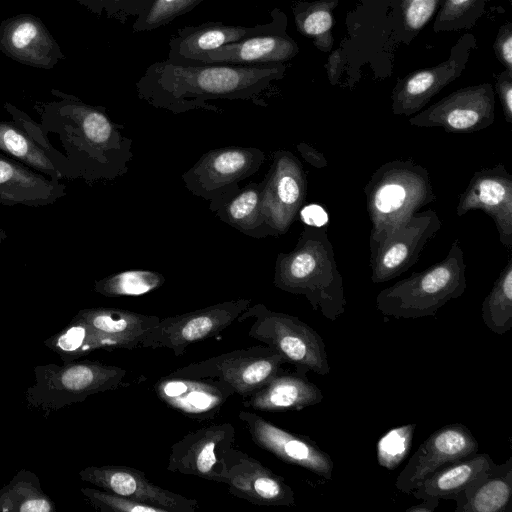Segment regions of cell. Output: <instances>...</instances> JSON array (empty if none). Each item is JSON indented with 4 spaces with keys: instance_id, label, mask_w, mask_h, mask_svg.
I'll use <instances>...</instances> for the list:
<instances>
[{
    "instance_id": "cell-23",
    "label": "cell",
    "mask_w": 512,
    "mask_h": 512,
    "mask_svg": "<svg viewBox=\"0 0 512 512\" xmlns=\"http://www.w3.org/2000/svg\"><path fill=\"white\" fill-rule=\"evenodd\" d=\"M157 397L183 415L208 420L236 394L228 383L214 378L166 375L154 385Z\"/></svg>"
},
{
    "instance_id": "cell-16",
    "label": "cell",
    "mask_w": 512,
    "mask_h": 512,
    "mask_svg": "<svg viewBox=\"0 0 512 512\" xmlns=\"http://www.w3.org/2000/svg\"><path fill=\"white\" fill-rule=\"evenodd\" d=\"M478 449L479 444L467 426L447 424L419 445L397 476L395 486L400 492L411 493L441 467L475 454Z\"/></svg>"
},
{
    "instance_id": "cell-33",
    "label": "cell",
    "mask_w": 512,
    "mask_h": 512,
    "mask_svg": "<svg viewBox=\"0 0 512 512\" xmlns=\"http://www.w3.org/2000/svg\"><path fill=\"white\" fill-rule=\"evenodd\" d=\"M55 504L43 491L40 479L22 469L0 488V512H53Z\"/></svg>"
},
{
    "instance_id": "cell-32",
    "label": "cell",
    "mask_w": 512,
    "mask_h": 512,
    "mask_svg": "<svg viewBox=\"0 0 512 512\" xmlns=\"http://www.w3.org/2000/svg\"><path fill=\"white\" fill-rule=\"evenodd\" d=\"M0 151L52 180L64 178L43 147L14 121H0Z\"/></svg>"
},
{
    "instance_id": "cell-25",
    "label": "cell",
    "mask_w": 512,
    "mask_h": 512,
    "mask_svg": "<svg viewBox=\"0 0 512 512\" xmlns=\"http://www.w3.org/2000/svg\"><path fill=\"white\" fill-rule=\"evenodd\" d=\"M66 196V186L0 152V204L47 206Z\"/></svg>"
},
{
    "instance_id": "cell-35",
    "label": "cell",
    "mask_w": 512,
    "mask_h": 512,
    "mask_svg": "<svg viewBox=\"0 0 512 512\" xmlns=\"http://www.w3.org/2000/svg\"><path fill=\"white\" fill-rule=\"evenodd\" d=\"M481 317L493 333L503 335L512 328V259L493 283L481 306Z\"/></svg>"
},
{
    "instance_id": "cell-45",
    "label": "cell",
    "mask_w": 512,
    "mask_h": 512,
    "mask_svg": "<svg viewBox=\"0 0 512 512\" xmlns=\"http://www.w3.org/2000/svg\"><path fill=\"white\" fill-rule=\"evenodd\" d=\"M299 213L302 221L307 226H326L329 220L326 211L320 205L317 204L303 206Z\"/></svg>"
},
{
    "instance_id": "cell-19",
    "label": "cell",
    "mask_w": 512,
    "mask_h": 512,
    "mask_svg": "<svg viewBox=\"0 0 512 512\" xmlns=\"http://www.w3.org/2000/svg\"><path fill=\"white\" fill-rule=\"evenodd\" d=\"M238 418L252 441L282 461L305 468L318 476L332 478L334 463L312 440L287 431L257 413L241 410Z\"/></svg>"
},
{
    "instance_id": "cell-49",
    "label": "cell",
    "mask_w": 512,
    "mask_h": 512,
    "mask_svg": "<svg viewBox=\"0 0 512 512\" xmlns=\"http://www.w3.org/2000/svg\"><path fill=\"white\" fill-rule=\"evenodd\" d=\"M80 5L85 7L91 13L100 17L107 5L108 0H76Z\"/></svg>"
},
{
    "instance_id": "cell-28",
    "label": "cell",
    "mask_w": 512,
    "mask_h": 512,
    "mask_svg": "<svg viewBox=\"0 0 512 512\" xmlns=\"http://www.w3.org/2000/svg\"><path fill=\"white\" fill-rule=\"evenodd\" d=\"M495 465L489 454L475 453L438 469L411 493L416 499L454 498Z\"/></svg>"
},
{
    "instance_id": "cell-41",
    "label": "cell",
    "mask_w": 512,
    "mask_h": 512,
    "mask_svg": "<svg viewBox=\"0 0 512 512\" xmlns=\"http://www.w3.org/2000/svg\"><path fill=\"white\" fill-rule=\"evenodd\" d=\"M85 501L100 512H168L165 508L137 502L99 488H81Z\"/></svg>"
},
{
    "instance_id": "cell-21",
    "label": "cell",
    "mask_w": 512,
    "mask_h": 512,
    "mask_svg": "<svg viewBox=\"0 0 512 512\" xmlns=\"http://www.w3.org/2000/svg\"><path fill=\"white\" fill-rule=\"evenodd\" d=\"M286 24L285 14L275 8L271 12V21L265 24L241 26L209 21L199 25L186 26L178 29L176 34L170 38L167 59L175 63L187 64L201 53L249 37L286 29Z\"/></svg>"
},
{
    "instance_id": "cell-27",
    "label": "cell",
    "mask_w": 512,
    "mask_h": 512,
    "mask_svg": "<svg viewBox=\"0 0 512 512\" xmlns=\"http://www.w3.org/2000/svg\"><path fill=\"white\" fill-rule=\"evenodd\" d=\"M512 499V457L496 464L455 498L456 512H505Z\"/></svg>"
},
{
    "instance_id": "cell-3",
    "label": "cell",
    "mask_w": 512,
    "mask_h": 512,
    "mask_svg": "<svg viewBox=\"0 0 512 512\" xmlns=\"http://www.w3.org/2000/svg\"><path fill=\"white\" fill-rule=\"evenodd\" d=\"M273 283L282 291L304 296L313 310L331 321L345 312L343 276L327 226L305 225L295 247L278 253Z\"/></svg>"
},
{
    "instance_id": "cell-22",
    "label": "cell",
    "mask_w": 512,
    "mask_h": 512,
    "mask_svg": "<svg viewBox=\"0 0 512 512\" xmlns=\"http://www.w3.org/2000/svg\"><path fill=\"white\" fill-rule=\"evenodd\" d=\"M0 51L21 64L46 70L65 59L42 20L27 13L9 17L0 23Z\"/></svg>"
},
{
    "instance_id": "cell-15",
    "label": "cell",
    "mask_w": 512,
    "mask_h": 512,
    "mask_svg": "<svg viewBox=\"0 0 512 512\" xmlns=\"http://www.w3.org/2000/svg\"><path fill=\"white\" fill-rule=\"evenodd\" d=\"M221 462L222 483L234 497L261 506L294 505V492L284 478L247 453L232 446Z\"/></svg>"
},
{
    "instance_id": "cell-11",
    "label": "cell",
    "mask_w": 512,
    "mask_h": 512,
    "mask_svg": "<svg viewBox=\"0 0 512 512\" xmlns=\"http://www.w3.org/2000/svg\"><path fill=\"white\" fill-rule=\"evenodd\" d=\"M261 184V210L266 224L284 235L295 221L307 196V177L300 160L279 149Z\"/></svg>"
},
{
    "instance_id": "cell-34",
    "label": "cell",
    "mask_w": 512,
    "mask_h": 512,
    "mask_svg": "<svg viewBox=\"0 0 512 512\" xmlns=\"http://www.w3.org/2000/svg\"><path fill=\"white\" fill-rule=\"evenodd\" d=\"M339 0L295 2L292 6L298 32L313 40L317 49L328 52L333 46V11Z\"/></svg>"
},
{
    "instance_id": "cell-4",
    "label": "cell",
    "mask_w": 512,
    "mask_h": 512,
    "mask_svg": "<svg viewBox=\"0 0 512 512\" xmlns=\"http://www.w3.org/2000/svg\"><path fill=\"white\" fill-rule=\"evenodd\" d=\"M371 230L370 255L398 226L436 194L428 170L413 160H392L378 167L364 187Z\"/></svg>"
},
{
    "instance_id": "cell-20",
    "label": "cell",
    "mask_w": 512,
    "mask_h": 512,
    "mask_svg": "<svg viewBox=\"0 0 512 512\" xmlns=\"http://www.w3.org/2000/svg\"><path fill=\"white\" fill-rule=\"evenodd\" d=\"M82 481L125 496L137 502L165 508L168 512H195L199 505L193 498L174 493L146 478L145 473L123 465L88 466L79 471Z\"/></svg>"
},
{
    "instance_id": "cell-46",
    "label": "cell",
    "mask_w": 512,
    "mask_h": 512,
    "mask_svg": "<svg viewBox=\"0 0 512 512\" xmlns=\"http://www.w3.org/2000/svg\"><path fill=\"white\" fill-rule=\"evenodd\" d=\"M296 149L302 158L311 166L317 169L325 168L328 166V160L325 155L308 143L299 142L296 145Z\"/></svg>"
},
{
    "instance_id": "cell-14",
    "label": "cell",
    "mask_w": 512,
    "mask_h": 512,
    "mask_svg": "<svg viewBox=\"0 0 512 512\" xmlns=\"http://www.w3.org/2000/svg\"><path fill=\"white\" fill-rule=\"evenodd\" d=\"M441 227V219L435 210L414 213L370 255L372 282L384 283L408 271L418 262L424 247Z\"/></svg>"
},
{
    "instance_id": "cell-10",
    "label": "cell",
    "mask_w": 512,
    "mask_h": 512,
    "mask_svg": "<svg viewBox=\"0 0 512 512\" xmlns=\"http://www.w3.org/2000/svg\"><path fill=\"white\" fill-rule=\"evenodd\" d=\"M251 304L252 299L241 298L160 319L145 334L139 347L166 348L181 356L191 344L227 329Z\"/></svg>"
},
{
    "instance_id": "cell-48",
    "label": "cell",
    "mask_w": 512,
    "mask_h": 512,
    "mask_svg": "<svg viewBox=\"0 0 512 512\" xmlns=\"http://www.w3.org/2000/svg\"><path fill=\"white\" fill-rule=\"evenodd\" d=\"M439 503L438 498L423 499V502L407 508L406 512H434Z\"/></svg>"
},
{
    "instance_id": "cell-9",
    "label": "cell",
    "mask_w": 512,
    "mask_h": 512,
    "mask_svg": "<svg viewBox=\"0 0 512 512\" xmlns=\"http://www.w3.org/2000/svg\"><path fill=\"white\" fill-rule=\"evenodd\" d=\"M285 360L267 345L226 352L177 368L170 375L207 377L231 385L236 394L248 398L281 370Z\"/></svg>"
},
{
    "instance_id": "cell-44",
    "label": "cell",
    "mask_w": 512,
    "mask_h": 512,
    "mask_svg": "<svg viewBox=\"0 0 512 512\" xmlns=\"http://www.w3.org/2000/svg\"><path fill=\"white\" fill-rule=\"evenodd\" d=\"M495 89L499 97L505 121L512 124V72L506 69L496 76Z\"/></svg>"
},
{
    "instance_id": "cell-39",
    "label": "cell",
    "mask_w": 512,
    "mask_h": 512,
    "mask_svg": "<svg viewBox=\"0 0 512 512\" xmlns=\"http://www.w3.org/2000/svg\"><path fill=\"white\" fill-rule=\"evenodd\" d=\"M203 1L205 0H154L134 19L131 29L134 33L151 32L190 12Z\"/></svg>"
},
{
    "instance_id": "cell-12",
    "label": "cell",
    "mask_w": 512,
    "mask_h": 512,
    "mask_svg": "<svg viewBox=\"0 0 512 512\" xmlns=\"http://www.w3.org/2000/svg\"><path fill=\"white\" fill-rule=\"evenodd\" d=\"M495 120V91L491 83L460 88L428 108L412 115L408 122L421 128L438 127L450 133H474Z\"/></svg>"
},
{
    "instance_id": "cell-7",
    "label": "cell",
    "mask_w": 512,
    "mask_h": 512,
    "mask_svg": "<svg viewBox=\"0 0 512 512\" xmlns=\"http://www.w3.org/2000/svg\"><path fill=\"white\" fill-rule=\"evenodd\" d=\"M248 319H253L249 337L266 344L286 363L321 376L329 374L325 343L307 323L293 315L270 310L262 303L251 304L237 321Z\"/></svg>"
},
{
    "instance_id": "cell-30",
    "label": "cell",
    "mask_w": 512,
    "mask_h": 512,
    "mask_svg": "<svg viewBox=\"0 0 512 512\" xmlns=\"http://www.w3.org/2000/svg\"><path fill=\"white\" fill-rule=\"evenodd\" d=\"M214 214L239 232L253 237H278L266 224L261 210V184L249 182L224 202Z\"/></svg>"
},
{
    "instance_id": "cell-6",
    "label": "cell",
    "mask_w": 512,
    "mask_h": 512,
    "mask_svg": "<svg viewBox=\"0 0 512 512\" xmlns=\"http://www.w3.org/2000/svg\"><path fill=\"white\" fill-rule=\"evenodd\" d=\"M125 376V369L98 361L36 366L35 381L25 391V402L30 408L51 413L83 402L90 395L114 390Z\"/></svg>"
},
{
    "instance_id": "cell-38",
    "label": "cell",
    "mask_w": 512,
    "mask_h": 512,
    "mask_svg": "<svg viewBox=\"0 0 512 512\" xmlns=\"http://www.w3.org/2000/svg\"><path fill=\"white\" fill-rule=\"evenodd\" d=\"M489 0H444L433 23V31L468 30L482 17Z\"/></svg>"
},
{
    "instance_id": "cell-24",
    "label": "cell",
    "mask_w": 512,
    "mask_h": 512,
    "mask_svg": "<svg viewBox=\"0 0 512 512\" xmlns=\"http://www.w3.org/2000/svg\"><path fill=\"white\" fill-rule=\"evenodd\" d=\"M299 52L286 29L257 35L195 56L187 64L256 65L284 63Z\"/></svg>"
},
{
    "instance_id": "cell-36",
    "label": "cell",
    "mask_w": 512,
    "mask_h": 512,
    "mask_svg": "<svg viewBox=\"0 0 512 512\" xmlns=\"http://www.w3.org/2000/svg\"><path fill=\"white\" fill-rule=\"evenodd\" d=\"M163 274L148 269H130L95 281L94 291L105 297L141 296L160 288Z\"/></svg>"
},
{
    "instance_id": "cell-42",
    "label": "cell",
    "mask_w": 512,
    "mask_h": 512,
    "mask_svg": "<svg viewBox=\"0 0 512 512\" xmlns=\"http://www.w3.org/2000/svg\"><path fill=\"white\" fill-rule=\"evenodd\" d=\"M154 0H108L104 13L108 19L125 24L136 19Z\"/></svg>"
},
{
    "instance_id": "cell-50",
    "label": "cell",
    "mask_w": 512,
    "mask_h": 512,
    "mask_svg": "<svg viewBox=\"0 0 512 512\" xmlns=\"http://www.w3.org/2000/svg\"><path fill=\"white\" fill-rule=\"evenodd\" d=\"M7 238V233L4 229L0 228V245Z\"/></svg>"
},
{
    "instance_id": "cell-18",
    "label": "cell",
    "mask_w": 512,
    "mask_h": 512,
    "mask_svg": "<svg viewBox=\"0 0 512 512\" xmlns=\"http://www.w3.org/2000/svg\"><path fill=\"white\" fill-rule=\"evenodd\" d=\"M231 423L212 424L188 432L171 446L167 470L222 483V457L233 446Z\"/></svg>"
},
{
    "instance_id": "cell-26",
    "label": "cell",
    "mask_w": 512,
    "mask_h": 512,
    "mask_svg": "<svg viewBox=\"0 0 512 512\" xmlns=\"http://www.w3.org/2000/svg\"><path fill=\"white\" fill-rule=\"evenodd\" d=\"M307 371L281 370L268 383L243 401L245 408L283 412L301 410L323 400L322 391L306 376Z\"/></svg>"
},
{
    "instance_id": "cell-17",
    "label": "cell",
    "mask_w": 512,
    "mask_h": 512,
    "mask_svg": "<svg viewBox=\"0 0 512 512\" xmlns=\"http://www.w3.org/2000/svg\"><path fill=\"white\" fill-rule=\"evenodd\" d=\"M480 210L495 224L500 243L512 248V175L503 163L476 171L460 194L455 212Z\"/></svg>"
},
{
    "instance_id": "cell-1",
    "label": "cell",
    "mask_w": 512,
    "mask_h": 512,
    "mask_svg": "<svg viewBox=\"0 0 512 512\" xmlns=\"http://www.w3.org/2000/svg\"><path fill=\"white\" fill-rule=\"evenodd\" d=\"M286 72L284 63L256 65L181 64L168 59L149 65L136 82L138 97L173 114L204 109L221 112L211 100L252 101L263 96Z\"/></svg>"
},
{
    "instance_id": "cell-37",
    "label": "cell",
    "mask_w": 512,
    "mask_h": 512,
    "mask_svg": "<svg viewBox=\"0 0 512 512\" xmlns=\"http://www.w3.org/2000/svg\"><path fill=\"white\" fill-rule=\"evenodd\" d=\"M444 0H392L393 18L400 40L409 44L432 19Z\"/></svg>"
},
{
    "instance_id": "cell-13",
    "label": "cell",
    "mask_w": 512,
    "mask_h": 512,
    "mask_svg": "<svg viewBox=\"0 0 512 512\" xmlns=\"http://www.w3.org/2000/svg\"><path fill=\"white\" fill-rule=\"evenodd\" d=\"M476 47L475 36L466 33L457 40L445 61L398 79L391 93L392 113L412 116L421 111L436 94L460 77Z\"/></svg>"
},
{
    "instance_id": "cell-5",
    "label": "cell",
    "mask_w": 512,
    "mask_h": 512,
    "mask_svg": "<svg viewBox=\"0 0 512 512\" xmlns=\"http://www.w3.org/2000/svg\"><path fill=\"white\" fill-rule=\"evenodd\" d=\"M466 286L465 255L460 240L455 239L444 259L381 290L376 308L396 319L433 316L450 300L462 296Z\"/></svg>"
},
{
    "instance_id": "cell-40",
    "label": "cell",
    "mask_w": 512,
    "mask_h": 512,
    "mask_svg": "<svg viewBox=\"0 0 512 512\" xmlns=\"http://www.w3.org/2000/svg\"><path fill=\"white\" fill-rule=\"evenodd\" d=\"M415 425L395 427L383 435L377 443V461L380 466L393 470L410 451Z\"/></svg>"
},
{
    "instance_id": "cell-43",
    "label": "cell",
    "mask_w": 512,
    "mask_h": 512,
    "mask_svg": "<svg viewBox=\"0 0 512 512\" xmlns=\"http://www.w3.org/2000/svg\"><path fill=\"white\" fill-rule=\"evenodd\" d=\"M493 49L499 62L507 71L512 72V23H506L499 28Z\"/></svg>"
},
{
    "instance_id": "cell-47",
    "label": "cell",
    "mask_w": 512,
    "mask_h": 512,
    "mask_svg": "<svg viewBox=\"0 0 512 512\" xmlns=\"http://www.w3.org/2000/svg\"><path fill=\"white\" fill-rule=\"evenodd\" d=\"M342 59L340 55V50L335 51L332 55H330L329 61L327 63V74L331 84L335 85L341 75L342 71Z\"/></svg>"
},
{
    "instance_id": "cell-29",
    "label": "cell",
    "mask_w": 512,
    "mask_h": 512,
    "mask_svg": "<svg viewBox=\"0 0 512 512\" xmlns=\"http://www.w3.org/2000/svg\"><path fill=\"white\" fill-rule=\"evenodd\" d=\"M76 316L101 333L119 341L123 349L138 348L145 334L161 319L154 315L107 307L82 309Z\"/></svg>"
},
{
    "instance_id": "cell-8",
    "label": "cell",
    "mask_w": 512,
    "mask_h": 512,
    "mask_svg": "<svg viewBox=\"0 0 512 512\" xmlns=\"http://www.w3.org/2000/svg\"><path fill=\"white\" fill-rule=\"evenodd\" d=\"M265 161L257 147L226 146L204 153L181 175L194 196L209 202L213 213L241 187L239 183L256 174Z\"/></svg>"
},
{
    "instance_id": "cell-2",
    "label": "cell",
    "mask_w": 512,
    "mask_h": 512,
    "mask_svg": "<svg viewBox=\"0 0 512 512\" xmlns=\"http://www.w3.org/2000/svg\"><path fill=\"white\" fill-rule=\"evenodd\" d=\"M51 94L59 100L37 102L34 109L41 116L42 129L57 134L66 151V178L93 184L126 174L133 141L122 132L124 125L114 122L103 106L57 89Z\"/></svg>"
},
{
    "instance_id": "cell-31",
    "label": "cell",
    "mask_w": 512,
    "mask_h": 512,
    "mask_svg": "<svg viewBox=\"0 0 512 512\" xmlns=\"http://www.w3.org/2000/svg\"><path fill=\"white\" fill-rule=\"evenodd\" d=\"M44 345L64 363L78 360L99 349H123L119 341L96 330L76 315L63 329L46 339Z\"/></svg>"
}]
</instances>
